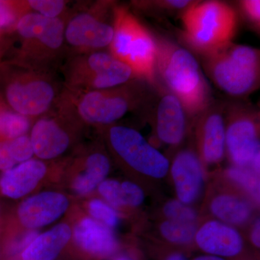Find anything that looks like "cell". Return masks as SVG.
I'll return each instance as SVG.
<instances>
[{
	"instance_id": "30bf717a",
	"label": "cell",
	"mask_w": 260,
	"mask_h": 260,
	"mask_svg": "<svg viewBox=\"0 0 260 260\" xmlns=\"http://www.w3.org/2000/svg\"><path fill=\"white\" fill-rule=\"evenodd\" d=\"M108 144L125 165L148 177L160 179L169 170V160L139 132L121 125L104 126Z\"/></svg>"
},
{
	"instance_id": "9c48e42d",
	"label": "cell",
	"mask_w": 260,
	"mask_h": 260,
	"mask_svg": "<svg viewBox=\"0 0 260 260\" xmlns=\"http://www.w3.org/2000/svg\"><path fill=\"white\" fill-rule=\"evenodd\" d=\"M83 124L59 99L52 109L37 118L32 124L30 139L34 155L43 160L61 156L73 145Z\"/></svg>"
},
{
	"instance_id": "7402d4cb",
	"label": "cell",
	"mask_w": 260,
	"mask_h": 260,
	"mask_svg": "<svg viewBox=\"0 0 260 260\" xmlns=\"http://www.w3.org/2000/svg\"><path fill=\"white\" fill-rule=\"evenodd\" d=\"M101 196L114 207H137L143 203L145 194L138 184L131 181L105 179L98 186Z\"/></svg>"
},
{
	"instance_id": "d6a6232c",
	"label": "cell",
	"mask_w": 260,
	"mask_h": 260,
	"mask_svg": "<svg viewBox=\"0 0 260 260\" xmlns=\"http://www.w3.org/2000/svg\"><path fill=\"white\" fill-rule=\"evenodd\" d=\"M38 235L39 232L37 230L27 229V231L19 234L18 237H15L8 243L5 249V252L10 256L20 255Z\"/></svg>"
},
{
	"instance_id": "277c9868",
	"label": "cell",
	"mask_w": 260,
	"mask_h": 260,
	"mask_svg": "<svg viewBox=\"0 0 260 260\" xmlns=\"http://www.w3.org/2000/svg\"><path fill=\"white\" fill-rule=\"evenodd\" d=\"M114 37L109 53L127 65L138 79L156 84L155 38L125 7L113 8Z\"/></svg>"
},
{
	"instance_id": "836d02e7",
	"label": "cell",
	"mask_w": 260,
	"mask_h": 260,
	"mask_svg": "<svg viewBox=\"0 0 260 260\" xmlns=\"http://www.w3.org/2000/svg\"><path fill=\"white\" fill-rule=\"evenodd\" d=\"M241 9L243 14L256 28L260 25V1L259 0H244L241 1Z\"/></svg>"
},
{
	"instance_id": "e0dca14e",
	"label": "cell",
	"mask_w": 260,
	"mask_h": 260,
	"mask_svg": "<svg viewBox=\"0 0 260 260\" xmlns=\"http://www.w3.org/2000/svg\"><path fill=\"white\" fill-rule=\"evenodd\" d=\"M172 175L179 201L188 205L198 199L203 184V171L198 155L186 150L177 154L172 166Z\"/></svg>"
},
{
	"instance_id": "f546056e",
	"label": "cell",
	"mask_w": 260,
	"mask_h": 260,
	"mask_svg": "<svg viewBox=\"0 0 260 260\" xmlns=\"http://www.w3.org/2000/svg\"><path fill=\"white\" fill-rule=\"evenodd\" d=\"M193 1L184 0H166V1H140L135 2V7L140 10H155L158 11L174 12L177 10H185L189 8Z\"/></svg>"
},
{
	"instance_id": "e575fe53",
	"label": "cell",
	"mask_w": 260,
	"mask_h": 260,
	"mask_svg": "<svg viewBox=\"0 0 260 260\" xmlns=\"http://www.w3.org/2000/svg\"><path fill=\"white\" fill-rule=\"evenodd\" d=\"M10 149V140L0 141V170L7 171L17 165Z\"/></svg>"
},
{
	"instance_id": "83f0119b",
	"label": "cell",
	"mask_w": 260,
	"mask_h": 260,
	"mask_svg": "<svg viewBox=\"0 0 260 260\" xmlns=\"http://www.w3.org/2000/svg\"><path fill=\"white\" fill-rule=\"evenodd\" d=\"M88 210L94 220L112 229L119 223V216L116 210L102 200L93 199L88 204Z\"/></svg>"
},
{
	"instance_id": "7a4b0ae2",
	"label": "cell",
	"mask_w": 260,
	"mask_h": 260,
	"mask_svg": "<svg viewBox=\"0 0 260 260\" xmlns=\"http://www.w3.org/2000/svg\"><path fill=\"white\" fill-rule=\"evenodd\" d=\"M149 86L143 80L133 79L104 90L78 92L64 88L60 99L83 124L104 127L128 113L141 111L151 92Z\"/></svg>"
},
{
	"instance_id": "44dd1931",
	"label": "cell",
	"mask_w": 260,
	"mask_h": 260,
	"mask_svg": "<svg viewBox=\"0 0 260 260\" xmlns=\"http://www.w3.org/2000/svg\"><path fill=\"white\" fill-rule=\"evenodd\" d=\"M78 162L83 169L73 180L72 188L77 194H90L105 180L110 171V160L105 153L94 150L81 157Z\"/></svg>"
},
{
	"instance_id": "1f68e13d",
	"label": "cell",
	"mask_w": 260,
	"mask_h": 260,
	"mask_svg": "<svg viewBox=\"0 0 260 260\" xmlns=\"http://www.w3.org/2000/svg\"><path fill=\"white\" fill-rule=\"evenodd\" d=\"M10 149L18 164L30 160L34 155L30 137L27 135L10 140Z\"/></svg>"
},
{
	"instance_id": "f1b7e54d",
	"label": "cell",
	"mask_w": 260,
	"mask_h": 260,
	"mask_svg": "<svg viewBox=\"0 0 260 260\" xmlns=\"http://www.w3.org/2000/svg\"><path fill=\"white\" fill-rule=\"evenodd\" d=\"M168 220L181 223H194L197 219L195 210L179 200H171L164 208Z\"/></svg>"
},
{
	"instance_id": "603a6c76",
	"label": "cell",
	"mask_w": 260,
	"mask_h": 260,
	"mask_svg": "<svg viewBox=\"0 0 260 260\" xmlns=\"http://www.w3.org/2000/svg\"><path fill=\"white\" fill-rule=\"evenodd\" d=\"M210 210L224 223L240 225L245 223L251 215V208L247 203L237 197L221 194L214 198Z\"/></svg>"
},
{
	"instance_id": "d6986e66",
	"label": "cell",
	"mask_w": 260,
	"mask_h": 260,
	"mask_svg": "<svg viewBox=\"0 0 260 260\" xmlns=\"http://www.w3.org/2000/svg\"><path fill=\"white\" fill-rule=\"evenodd\" d=\"M47 164L30 159L5 171L0 177V190L8 198L19 199L31 192L47 175Z\"/></svg>"
},
{
	"instance_id": "ab89813d",
	"label": "cell",
	"mask_w": 260,
	"mask_h": 260,
	"mask_svg": "<svg viewBox=\"0 0 260 260\" xmlns=\"http://www.w3.org/2000/svg\"><path fill=\"white\" fill-rule=\"evenodd\" d=\"M2 35H0V39H1Z\"/></svg>"
},
{
	"instance_id": "8fae6325",
	"label": "cell",
	"mask_w": 260,
	"mask_h": 260,
	"mask_svg": "<svg viewBox=\"0 0 260 260\" xmlns=\"http://www.w3.org/2000/svg\"><path fill=\"white\" fill-rule=\"evenodd\" d=\"M112 5V3L99 2L87 10L69 13L64 27V42L69 55L104 51L109 47L114 27L107 16Z\"/></svg>"
},
{
	"instance_id": "ffe728a7",
	"label": "cell",
	"mask_w": 260,
	"mask_h": 260,
	"mask_svg": "<svg viewBox=\"0 0 260 260\" xmlns=\"http://www.w3.org/2000/svg\"><path fill=\"white\" fill-rule=\"evenodd\" d=\"M71 228L60 223L39 234L20 254L21 260H54L71 239Z\"/></svg>"
},
{
	"instance_id": "2e32d148",
	"label": "cell",
	"mask_w": 260,
	"mask_h": 260,
	"mask_svg": "<svg viewBox=\"0 0 260 260\" xmlns=\"http://www.w3.org/2000/svg\"><path fill=\"white\" fill-rule=\"evenodd\" d=\"M73 239L80 252L89 260L109 257L119 247L111 229L89 217L82 218L75 225Z\"/></svg>"
},
{
	"instance_id": "6da1fadb",
	"label": "cell",
	"mask_w": 260,
	"mask_h": 260,
	"mask_svg": "<svg viewBox=\"0 0 260 260\" xmlns=\"http://www.w3.org/2000/svg\"><path fill=\"white\" fill-rule=\"evenodd\" d=\"M155 75L180 101L189 116L198 117L212 102L211 92L191 52L165 38H155Z\"/></svg>"
},
{
	"instance_id": "d590c367",
	"label": "cell",
	"mask_w": 260,
	"mask_h": 260,
	"mask_svg": "<svg viewBox=\"0 0 260 260\" xmlns=\"http://www.w3.org/2000/svg\"><path fill=\"white\" fill-rule=\"evenodd\" d=\"M259 225V220H256L254 227H253V230L251 234V242H252L254 245H255L256 247H259L260 246Z\"/></svg>"
},
{
	"instance_id": "74e56055",
	"label": "cell",
	"mask_w": 260,
	"mask_h": 260,
	"mask_svg": "<svg viewBox=\"0 0 260 260\" xmlns=\"http://www.w3.org/2000/svg\"><path fill=\"white\" fill-rule=\"evenodd\" d=\"M166 260H186V259L183 254L175 253V254H173L172 255L169 256Z\"/></svg>"
},
{
	"instance_id": "cb8c5ba5",
	"label": "cell",
	"mask_w": 260,
	"mask_h": 260,
	"mask_svg": "<svg viewBox=\"0 0 260 260\" xmlns=\"http://www.w3.org/2000/svg\"><path fill=\"white\" fill-rule=\"evenodd\" d=\"M34 119L12 110L0 102V141L15 139L27 134Z\"/></svg>"
},
{
	"instance_id": "5bb4252c",
	"label": "cell",
	"mask_w": 260,
	"mask_h": 260,
	"mask_svg": "<svg viewBox=\"0 0 260 260\" xmlns=\"http://www.w3.org/2000/svg\"><path fill=\"white\" fill-rule=\"evenodd\" d=\"M198 144L208 164L221 161L225 150V105L212 102L198 116Z\"/></svg>"
},
{
	"instance_id": "f35d334b",
	"label": "cell",
	"mask_w": 260,
	"mask_h": 260,
	"mask_svg": "<svg viewBox=\"0 0 260 260\" xmlns=\"http://www.w3.org/2000/svg\"><path fill=\"white\" fill-rule=\"evenodd\" d=\"M113 260H135L132 259V258L129 257V256H116V257L114 258Z\"/></svg>"
},
{
	"instance_id": "ba28073f",
	"label": "cell",
	"mask_w": 260,
	"mask_h": 260,
	"mask_svg": "<svg viewBox=\"0 0 260 260\" xmlns=\"http://www.w3.org/2000/svg\"><path fill=\"white\" fill-rule=\"evenodd\" d=\"M61 72L64 88L72 91L104 90L138 79L127 65L104 51L70 54Z\"/></svg>"
},
{
	"instance_id": "ac0fdd59",
	"label": "cell",
	"mask_w": 260,
	"mask_h": 260,
	"mask_svg": "<svg viewBox=\"0 0 260 260\" xmlns=\"http://www.w3.org/2000/svg\"><path fill=\"white\" fill-rule=\"evenodd\" d=\"M197 244L210 255L234 256L242 250V236L234 228L218 220L205 223L195 235Z\"/></svg>"
},
{
	"instance_id": "8992f818",
	"label": "cell",
	"mask_w": 260,
	"mask_h": 260,
	"mask_svg": "<svg viewBox=\"0 0 260 260\" xmlns=\"http://www.w3.org/2000/svg\"><path fill=\"white\" fill-rule=\"evenodd\" d=\"M5 76V102L14 112L36 119L56 105L62 93L54 72L31 69L13 63Z\"/></svg>"
},
{
	"instance_id": "3957f363",
	"label": "cell",
	"mask_w": 260,
	"mask_h": 260,
	"mask_svg": "<svg viewBox=\"0 0 260 260\" xmlns=\"http://www.w3.org/2000/svg\"><path fill=\"white\" fill-rule=\"evenodd\" d=\"M65 19L49 18L29 13L15 27L20 47L15 64L31 69L54 72L69 55L64 42Z\"/></svg>"
},
{
	"instance_id": "9a60e30c",
	"label": "cell",
	"mask_w": 260,
	"mask_h": 260,
	"mask_svg": "<svg viewBox=\"0 0 260 260\" xmlns=\"http://www.w3.org/2000/svg\"><path fill=\"white\" fill-rule=\"evenodd\" d=\"M70 202L62 193L47 191L30 197L19 205L18 218L28 230L46 226L68 210Z\"/></svg>"
},
{
	"instance_id": "7c38bea8",
	"label": "cell",
	"mask_w": 260,
	"mask_h": 260,
	"mask_svg": "<svg viewBox=\"0 0 260 260\" xmlns=\"http://www.w3.org/2000/svg\"><path fill=\"white\" fill-rule=\"evenodd\" d=\"M225 148L236 167L251 164L259 152V113L242 104L225 105Z\"/></svg>"
},
{
	"instance_id": "4dcf8cb0",
	"label": "cell",
	"mask_w": 260,
	"mask_h": 260,
	"mask_svg": "<svg viewBox=\"0 0 260 260\" xmlns=\"http://www.w3.org/2000/svg\"><path fill=\"white\" fill-rule=\"evenodd\" d=\"M227 174L233 180L239 183L247 190L259 195V179L254 174L246 170L244 167H239L229 168Z\"/></svg>"
},
{
	"instance_id": "d4e9b609",
	"label": "cell",
	"mask_w": 260,
	"mask_h": 260,
	"mask_svg": "<svg viewBox=\"0 0 260 260\" xmlns=\"http://www.w3.org/2000/svg\"><path fill=\"white\" fill-rule=\"evenodd\" d=\"M29 13L26 1H0V35L14 32L20 19Z\"/></svg>"
},
{
	"instance_id": "8d00e7d4",
	"label": "cell",
	"mask_w": 260,
	"mask_h": 260,
	"mask_svg": "<svg viewBox=\"0 0 260 260\" xmlns=\"http://www.w3.org/2000/svg\"><path fill=\"white\" fill-rule=\"evenodd\" d=\"M194 260H226L220 256H217L214 255H204L198 256L195 258Z\"/></svg>"
},
{
	"instance_id": "4fadbf2b",
	"label": "cell",
	"mask_w": 260,
	"mask_h": 260,
	"mask_svg": "<svg viewBox=\"0 0 260 260\" xmlns=\"http://www.w3.org/2000/svg\"><path fill=\"white\" fill-rule=\"evenodd\" d=\"M153 88L142 110L150 114L160 141L179 145L185 135L187 113L180 101L158 82Z\"/></svg>"
},
{
	"instance_id": "5b68a950",
	"label": "cell",
	"mask_w": 260,
	"mask_h": 260,
	"mask_svg": "<svg viewBox=\"0 0 260 260\" xmlns=\"http://www.w3.org/2000/svg\"><path fill=\"white\" fill-rule=\"evenodd\" d=\"M207 73L219 89L234 97L246 96L259 85V51L229 43L203 54Z\"/></svg>"
},
{
	"instance_id": "484cf974",
	"label": "cell",
	"mask_w": 260,
	"mask_h": 260,
	"mask_svg": "<svg viewBox=\"0 0 260 260\" xmlns=\"http://www.w3.org/2000/svg\"><path fill=\"white\" fill-rule=\"evenodd\" d=\"M160 231L162 237L169 242L186 244L192 242L198 229L194 223H181L167 220L160 225Z\"/></svg>"
},
{
	"instance_id": "52a82bcc",
	"label": "cell",
	"mask_w": 260,
	"mask_h": 260,
	"mask_svg": "<svg viewBox=\"0 0 260 260\" xmlns=\"http://www.w3.org/2000/svg\"><path fill=\"white\" fill-rule=\"evenodd\" d=\"M182 23L184 41L203 55L232 42L238 16L236 10L223 2H194L184 10Z\"/></svg>"
},
{
	"instance_id": "4316f807",
	"label": "cell",
	"mask_w": 260,
	"mask_h": 260,
	"mask_svg": "<svg viewBox=\"0 0 260 260\" xmlns=\"http://www.w3.org/2000/svg\"><path fill=\"white\" fill-rule=\"evenodd\" d=\"M68 2L62 0H28L26 1L30 13H35L49 18H63L66 20L69 13Z\"/></svg>"
}]
</instances>
